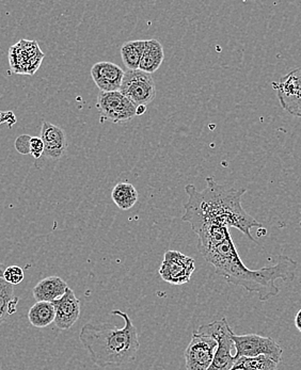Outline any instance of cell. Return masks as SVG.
Masks as SVG:
<instances>
[{
  "label": "cell",
  "instance_id": "7",
  "mask_svg": "<svg viewBox=\"0 0 301 370\" xmlns=\"http://www.w3.org/2000/svg\"><path fill=\"white\" fill-rule=\"evenodd\" d=\"M96 108L103 119L110 122L122 124L137 117V107L120 91L100 92Z\"/></svg>",
  "mask_w": 301,
  "mask_h": 370
},
{
  "label": "cell",
  "instance_id": "22",
  "mask_svg": "<svg viewBox=\"0 0 301 370\" xmlns=\"http://www.w3.org/2000/svg\"><path fill=\"white\" fill-rule=\"evenodd\" d=\"M30 154L36 159L43 156L44 143L40 137H32V140H30Z\"/></svg>",
  "mask_w": 301,
  "mask_h": 370
},
{
  "label": "cell",
  "instance_id": "20",
  "mask_svg": "<svg viewBox=\"0 0 301 370\" xmlns=\"http://www.w3.org/2000/svg\"><path fill=\"white\" fill-rule=\"evenodd\" d=\"M278 364L267 356L242 358L230 370H277Z\"/></svg>",
  "mask_w": 301,
  "mask_h": 370
},
{
  "label": "cell",
  "instance_id": "17",
  "mask_svg": "<svg viewBox=\"0 0 301 370\" xmlns=\"http://www.w3.org/2000/svg\"><path fill=\"white\" fill-rule=\"evenodd\" d=\"M55 306L50 302H36L28 312L29 323L34 327H46L55 321Z\"/></svg>",
  "mask_w": 301,
  "mask_h": 370
},
{
  "label": "cell",
  "instance_id": "23",
  "mask_svg": "<svg viewBox=\"0 0 301 370\" xmlns=\"http://www.w3.org/2000/svg\"><path fill=\"white\" fill-rule=\"evenodd\" d=\"M30 140H32V137L27 136V135L19 137V138L16 139V141H15V148H16V151L19 152V153L24 154V155L30 154Z\"/></svg>",
  "mask_w": 301,
  "mask_h": 370
},
{
  "label": "cell",
  "instance_id": "19",
  "mask_svg": "<svg viewBox=\"0 0 301 370\" xmlns=\"http://www.w3.org/2000/svg\"><path fill=\"white\" fill-rule=\"evenodd\" d=\"M144 47H146V40H137V41H129L123 44L121 47V57L127 69L131 71L139 69Z\"/></svg>",
  "mask_w": 301,
  "mask_h": 370
},
{
  "label": "cell",
  "instance_id": "11",
  "mask_svg": "<svg viewBox=\"0 0 301 370\" xmlns=\"http://www.w3.org/2000/svg\"><path fill=\"white\" fill-rule=\"evenodd\" d=\"M55 306L56 327L59 329H69L79 319L80 316V301L73 289L67 287V292L61 298L53 302Z\"/></svg>",
  "mask_w": 301,
  "mask_h": 370
},
{
  "label": "cell",
  "instance_id": "6",
  "mask_svg": "<svg viewBox=\"0 0 301 370\" xmlns=\"http://www.w3.org/2000/svg\"><path fill=\"white\" fill-rule=\"evenodd\" d=\"M119 91L137 107H146L155 98L156 86L154 79L148 73L142 72L140 69H127Z\"/></svg>",
  "mask_w": 301,
  "mask_h": 370
},
{
  "label": "cell",
  "instance_id": "16",
  "mask_svg": "<svg viewBox=\"0 0 301 370\" xmlns=\"http://www.w3.org/2000/svg\"><path fill=\"white\" fill-rule=\"evenodd\" d=\"M111 198L120 209L129 211L136 205L139 194L134 185L129 183H119L113 187Z\"/></svg>",
  "mask_w": 301,
  "mask_h": 370
},
{
  "label": "cell",
  "instance_id": "5",
  "mask_svg": "<svg viewBox=\"0 0 301 370\" xmlns=\"http://www.w3.org/2000/svg\"><path fill=\"white\" fill-rule=\"evenodd\" d=\"M233 342L236 354L235 358H258L264 356L279 364L282 360L283 350L276 340L270 337L258 334L236 335L233 333Z\"/></svg>",
  "mask_w": 301,
  "mask_h": 370
},
{
  "label": "cell",
  "instance_id": "8",
  "mask_svg": "<svg viewBox=\"0 0 301 370\" xmlns=\"http://www.w3.org/2000/svg\"><path fill=\"white\" fill-rule=\"evenodd\" d=\"M194 270L196 262L194 258L181 252L169 250L164 255V261L158 273L168 284L184 285L190 282Z\"/></svg>",
  "mask_w": 301,
  "mask_h": 370
},
{
  "label": "cell",
  "instance_id": "9",
  "mask_svg": "<svg viewBox=\"0 0 301 370\" xmlns=\"http://www.w3.org/2000/svg\"><path fill=\"white\" fill-rule=\"evenodd\" d=\"M271 84L277 92L281 107L289 115L301 119V67L293 69L280 82H274Z\"/></svg>",
  "mask_w": 301,
  "mask_h": 370
},
{
  "label": "cell",
  "instance_id": "10",
  "mask_svg": "<svg viewBox=\"0 0 301 370\" xmlns=\"http://www.w3.org/2000/svg\"><path fill=\"white\" fill-rule=\"evenodd\" d=\"M218 343L213 337L194 331L184 352L187 370H208L215 356Z\"/></svg>",
  "mask_w": 301,
  "mask_h": 370
},
{
  "label": "cell",
  "instance_id": "14",
  "mask_svg": "<svg viewBox=\"0 0 301 370\" xmlns=\"http://www.w3.org/2000/svg\"><path fill=\"white\" fill-rule=\"evenodd\" d=\"M67 287L65 279L53 275L41 279L32 289V294L36 302L53 303L65 294Z\"/></svg>",
  "mask_w": 301,
  "mask_h": 370
},
{
  "label": "cell",
  "instance_id": "25",
  "mask_svg": "<svg viewBox=\"0 0 301 370\" xmlns=\"http://www.w3.org/2000/svg\"><path fill=\"white\" fill-rule=\"evenodd\" d=\"M3 273H5V268H3V266L0 264V279H3Z\"/></svg>",
  "mask_w": 301,
  "mask_h": 370
},
{
  "label": "cell",
  "instance_id": "4",
  "mask_svg": "<svg viewBox=\"0 0 301 370\" xmlns=\"http://www.w3.org/2000/svg\"><path fill=\"white\" fill-rule=\"evenodd\" d=\"M199 334L213 337L218 343L215 356L208 370H230L236 363L237 360L232 354L235 350L233 342V329L227 323V318L215 320L213 323L201 325L196 331Z\"/></svg>",
  "mask_w": 301,
  "mask_h": 370
},
{
  "label": "cell",
  "instance_id": "15",
  "mask_svg": "<svg viewBox=\"0 0 301 370\" xmlns=\"http://www.w3.org/2000/svg\"><path fill=\"white\" fill-rule=\"evenodd\" d=\"M165 59L164 47L157 40L150 38L146 40L144 55L139 65V69L142 72L152 75L155 73Z\"/></svg>",
  "mask_w": 301,
  "mask_h": 370
},
{
  "label": "cell",
  "instance_id": "18",
  "mask_svg": "<svg viewBox=\"0 0 301 370\" xmlns=\"http://www.w3.org/2000/svg\"><path fill=\"white\" fill-rule=\"evenodd\" d=\"M19 298L14 296V287L0 279V325L16 312Z\"/></svg>",
  "mask_w": 301,
  "mask_h": 370
},
{
  "label": "cell",
  "instance_id": "3",
  "mask_svg": "<svg viewBox=\"0 0 301 370\" xmlns=\"http://www.w3.org/2000/svg\"><path fill=\"white\" fill-rule=\"evenodd\" d=\"M111 315L122 318L124 325L119 329L108 323H87L79 334V340L98 367L132 363L140 348L138 331L131 317L120 310L111 312Z\"/></svg>",
  "mask_w": 301,
  "mask_h": 370
},
{
  "label": "cell",
  "instance_id": "24",
  "mask_svg": "<svg viewBox=\"0 0 301 370\" xmlns=\"http://www.w3.org/2000/svg\"><path fill=\"white\" fill-rule=\"evenodd\" d=\"M295 325H296L299 332L301 333V310L296 314V317H295Z\"/></svg>",
  "mask_w": 301,
  "mask_h": 370
},
{
  "label": "cell",
  "instance_id": "12",
  "mask_svg": "<svg viewBox=\"0 0 301 370\" xmlns=\"http://www.w3.org/2000/svg\"><path fill=\"white\" fill-rule=\"evenodd\" d=\"M91 77L100 92L119 91L124 71L115 63L102 61L91 67Z\"/></svg>",
  "mask_w": 301,
  "mask_h": 370
},
{
  "label": "cell",
  "instance_id": "1",
  "mask_svg": "<svg viewBox=\"0 0 301 370\" xmlns=\"http://www.w3.org/2000/svg\"><path fill=\"white\" fill-rule=\"evenodd\" d=\"M204 259L215 268L216 273L235 286L249 292H256L260 301L265 302L280 292L277 279L291 283L294 281L298 264L287 255H280L276 265L251 270L243 263L232 237L223 242L199 250Z\"/></svg>",
  "mask_w": 301,
  "mask_h": 370
},
{
  "label": "cell",
  "instance_id": "21",
  "mask_svg": "<svg viewBox=\"0 0 301 370\" xmlns=\"http://www.w3.org/2000/svg\"><path fill=\"white\" fill-rule=\"evenodd\" d=\"M24 277V270L19 267V266L12 265L5 268L3 279H5V282L9 283L10 285L15 286V285L21 284Z\"/></svg>",
  "mask_w": 301,
  "mask_h": 370
},
{
  "label": "cell",
  "instance_id": "13",
  "mask_svg": "<svg viewBox=\"0 0 301 370\" xmlns=\"http://www.w3.org/2000/svg\"><path fill=\"white\" fill-rule=\"evenodd\" d=\"M40 138L44 143V154L50 159H60L67 154V135L61 127L44 121Z\"/></svg>",
  "mask_w": 301,
  "mask_h": 370
},
{
  "label": "cell",
  "instance_id": "2",
  "mask_svg": "<svg viewBox=\"0 0 301 370\" xmlns=\"http://www.w3.org/2000/svg\"><path fill=\"white\" fill-rule=\"evenodd\" d=\"M185 192L188 194V202L184 205L182 219L190 224L192 231L204 225H223L235 227L251 242H256L251 229H263V225L243 208L242 198L246 189H229L216 183L213 177H206V187L202 192L194 185H187Z\"/></svg>",
  "mask_w": 301,
  "mask_h": 370
}]
</instances>
